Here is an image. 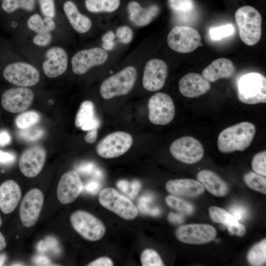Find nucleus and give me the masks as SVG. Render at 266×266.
I'll return each instance as SVG.
<instances>
[{"mask_svg": "<svg viewBox=\"0 0 266 266\" xmlns=\"http://www.w3.org/2000/svg\"><path fill=\"white\" fill-rule=\"evenodd\" d=\"M256 133V127L248 122H242L228 127L219 134L217 146L224 153L243 151L251 144Z\"/></svg>", "mask_w": 266, "mask_h": 266, "instance_id": "f257e3e1", "label": "nucleus"}, {"mask_svg": "<svg viewBox=\"0 0 266 266\" xmlns=\"http://www.w3.org/2000/svg\"><path fill=\"white\" fill-rule=\"evenodd\" d=\"M235 20L241 40L249 46L257 44L262 34V18L260 13L251 6H244L236 11Z\"/></svg>", "mask_w": 266, "mask_h": 266, "instance_id": "f03ea898", "label": "nucleus"}, {"mask_svg": "<svg viewBox=\"0 0 266 266\" xmlns=\"http://www.w3.org/2000/svg\"><path fill=\"white\" fill-rule=\"evenodd\" d=\"M237 96L239 100L244 103H266V77L255 72L243 75L237 82Z\"/></svg>", "mask_w": 266, "mask_h": 266, "instance_id": "7ed1b4c3", "label": "nucleus"}, {"mask_svg": "<svg viewBox=\"0 0 266 266\" xmlns=\"http://www.w3.org/2000/svg\"><path fill=\"white\" fill-rule=\"evenodd\" d=\"M136 78V68L127 66L102 82L100 89V95L105 100L126 95L133 88Z\"/></svg>", "mask_w": 266, "mask_h": 266, "instance_id": "20e7f679", "label": "nucleus"}, {"mask_svg": "<svg viewBox=\"0 0 266 266\" xmlns=\"http://www.w3.org/2000/svg\"><path fill=\"white\" fill-rule=\"evenodd\" d=\"M98 199L101 206L124 219L133 220L138 215V209L132 201L112 188L103 189Z\"/></svg>", "mask_w": 266, "mask_h": 266, "instance_id": "39448f33", "label": "nucleus"}, {"mask_svg": "<svg viewBox=\"0 0 266 266\" xmlns=\"http://www.w3.org/2000/svg\"><path fill=\"white\" fill-rule=\"evenodd\" d=\"M73 229L84 239L98 241L103 237L106 229L103 223L90 213L81 210L73 212L70 216Z\"/></svg>", "mask_w": 266, "mask_h": 266, "instance_id": "423d86ee", "label": "nucleus"}, {"mask_svg": "<svg viewBox=\"0 0 266 266\" xmlns=\"http://www.w3.org/2000/svg\"><path fill=\"white\" fill-rule=\"evenodd\" d=\"M167 43L172 50L180 53L192 52L202 45L199 33L186 26L173 27L168 34Z\"/></svg>", "mask_w": 266, "mask_h": 266, "instance_id": "0eeeda50", "label": "nucleus"}, {"mask_svg": "<svg viewBox=\"0 0 266 266\" xmlns=\"http://www.w3.org/2000/svg\"><path fill=\"white\" fill-rule=\"evenodd\" d=\"M133 142L132 136L128 133L118 131L108 134L97 145L96 150L100 157L112 159L127 152Z\"/></svg>", "mask_w": 266, "mask_h": 266, "instance_id": "6e6552de", "label": "nucleus"}, {"mask_svg": "<svg viewBox=\"0 0 266 266\" xmlns=\"http://www.w3.org/2000/svg\"><path fill=\"white\" fill-rule=\"evenodd\" d=\"M148 118L155 125H165L173 119L175 106L171 98L159 92L150 97L148 102Z\"/></svg>", "mask_w": 266, "mask_h": 266, "instance_id": "1a4fd4ad", "label": "nucleus"}, {"mask_svg": "<svg viewBox=\"0 0 266 266\" xmlns=\"http://www.w3.org/2000/svg\"><path fill=\"white\" fill-rule=\"evenodd\" d=\"M169 151L176 160L188 164L199 162L204 155L201 143L189 136H183L173 141L170 146Z\"/></svg>", "mask_w": 266, "mask_h": 266, "instance_id": "9d476101", "label": "nucleus"}, {"mask_svg": "<svg viewBox=\"0 0 266 266\" xmlns=\"http://www.w3.org/2000/svg\"><path fill=\"white\" fill-rule=\"evenodd\" d=\"M3 76L9 83L23 87L34 86L40 79L38 70L32 65L24 62L7 65L3 71Z\"/></svg>", "mask_w": 266, "mask_h": 266, "instance_id": "9b49d317", "label": "nucleus"}, {"mask_svg": "<svg viewBox=\"0 0 266 266\" xmlns=\"http://www.w3.org/2000/svg\"><path fill=\"white\" fill-rule=\"evenodd\" d=\"M175 234L176 238L182 242L201 244L214 240L217 232L213 226L208 224H192L179 227Z\"/></svg>", "mask_w": 266, "mask_h": 266, "instance_id": "f8f14e48", "label": "nucleus"}, {"mask_svg": "<svg viewBox=\"0 0 266 266\" xmlns=\"http://www.w3.org/2000/svg\"><path fill=\"white\" fill-rule=\"evenodd\" d=\"M44 202V196L38 189L29 190L20 204L19 215L23 225L27 228L33 226L39 217Z\"/></svg>", "mask_w": 266, "mask_h": 266, "instance_id": "ddd939ff", "label": "nucleus"}, {"mask_svg": "<svg viewBox=\"0 0 266 266\" xmlns=\"http://www.w3.org/2000/svg\"><path fill=\"white\" fill-rule=\"evenodd\" d=\"M108 57L106 51L100 47L80 50L71 58L72 71L75 74L82 75L92 67L104 64Z\"/></svg>", "mask_w": 266, "mask_h": 266, "instance_id": "4468645a", "label": "nucleus"}, {"mask_svg": "<svg viewBox=\"0 0 266 266\" xmlns=\"http://www.w3.org/2000/svg\"><path fill=\"white\" fill-rule=\"evenodd\" d=\"M34 100L33 91L27 87H13L2 94L1 103L7 111L17 113L24 111L32 104Z\"/></svg>", "mask_w": 266, "mask_h": 266, "instance_id": "2eb2a0df", "label": "nucleus"}, {"mask_svg": "<svg viewBox=\"0 0 266 266\" xmlns=\"http://www.w3.org/2000/svg\"><path fill=\"white\" fill-rule=\"evenodd\" d=\"M168 66L163 60L152 59L146 64L142 78V85L149 91L154 92L164 86L168 75Z\"/></svg>", "mask_w": 266, "mask_h": 266, "instance_id": "dca6fc26", "label": "nucleus"}, {"mask_svg": "<svg viewBox=\"0 0 266 266\" xmlns=\"http://www.w3.org/2000/svg\"><path fill=\"white\" fill-rule=\"evenodd\" d=\"M46 156L45 150L40 146H33L25 150L19 161L22 173L28 178L37 176L43 168Z\"/></svg>", "mask_w": 266, "mask_h": 266, "instance_id": "f3484780", "label": "nucleus"}, {"mask_svg": "<svg viewBox=\"0 0 266 266\" xmlns=\"http://www.w3.org/2000/svg\"><path fill=\"white\" fill-rule=\"evenodd\" d=\"M83 184L77 172L69 170L60 178L57 188V196L59 201L64 204L73 202L79 196Z\"/></svg>", "mask_w": 266, "mask_h": 266, "instance_id": "a211bd4d", "label": "nucleus"}, {"mask_svg": "<svg viewBox=\"0 0 266 266\" xmlns=\"http://www.w3.org/2000/svg\"><path fill=\"white\" fill-rule=\"evenodd\" d=\"M47 60L42 64L45 74L55 78L63 74L68 65V57L65 50L58 46L49 49L45 54Z\"/></svg>", "mask_w": 266, "mask_h": 266, "instance_id": "6ab92c4d", "label": "nucleus"}, {"mask_svg": "<svg viewBox=\"0 0 266 266\" xmlns=\"http://www.w3.org/2000/svg\"><path fill=\"white\" fill-rule=\"evenodd\" d=\"M210 89V84L202 75L189 73L183 76L179 82L181 94L187 98H196L204 95Z\"/></svg>", "mask_w": 266, "mask_h": 266, "instance_id": "aec40b11", "label": "nucleus"}, {"mask_svg": "<svg viewBox=\"0 0 266 266\" xmlns=\"http://www.w3.org/2000/svg\"><path fill=\"white\" fill-rule=\"evenodd\" d=\"M166 188L172 195L188 198L198 197L204 191L200 182L186 178L169 180L166 184Z\"/></svg>", "mask_w": 266, "mask_h": 266, "instance_id": "412c9836", "label": "nucleus"}, {"mask_svg": "<svg viewBox=\"0 0 266 266\" xmlns=\"http://www.w3.org/2000/svg\"><path fill=\"white\" fill-rule=\"evenodd\" d=\"M21 197V190L18 183L8 180L0 185V209L4 214H9L17 207Z\"/></svg>", "mask_w": 266, "mask_h": 266, "instance_id": "4be33fe9", "label": "nucleus"}, {"mask_svg": "<svg viewBox=\"0 0 266 266\" xmlns=\"http://www.w3.org/2000/svg\"><path fill=\"white\" fill-rule=\"evenodd\" d=\"M209 214L213 222L225 226L230 234L239 237L245 234V226L226 210L217 206H211L209 208Z\"/></svg>", "mask_w": 266, "mask_h": 266, "instance_id": "5701e85b", "label": "nucleus"}, {"mask_svg": "<svg viewBox=\"0 0 266 266\" xmlns=\"http://www.w3.org/2000/svg\"><path fill=\"white\" fill-rule=\"evenodd\" d=\"M235 68L232 62L221 58L212 61L202 72V75L209 82H215L221 78H229L234 73Z\"/></svg>", "mask_w": 266, "mask_h": 266, "instance_id": "b1692460", "label": "nucleus"}, {"mask_svg": "<svg viewBox=\"0 0 266 266\" xmlns=\"http://www.w3.org/2000/svg\"><path fill=\"white\" fill-rule=\"evenodd\" d=\"M63 9L70 24L76 32L84 33L90 30L92 25L91 20L79 12L73 1H66Z\"/></svg>", "mask_w": 266, "mask_h": 266, "instance_id": "393cba45", "label": "nucleus"}, {"mask_svg": "<svg viewBox=\"0 0 266 266\" xmlns=\"http://www.w3.org/2000/svg\"><path fill=\"white\" fill-rule=\"evenodd\" d=\"M130 19L137 26L149 24L158 14L159 9L156 5L144 8L135 1H131L128 5Z\"/></svg>", "mask_w": 266, "mask_h": 266, "instance_id": "a878e982", "label": "nucleus"}, {"mask_svg": "<svg viewBox=\"0 0 266 266\" xmlns=\"http://www.w3.org/2000/svg\"><path fill=\"white\" fill-rule=\"evenodd\" d=\"M197 179L209 193L218 197L226 196L229 187L220 177L212 171L202 170L197 175Z\"/></svg>", "mask_w": 266, "mask_h": 266, "instance_id": "bb28decb", "label": "nucleus"}, {"mask_svg": "<svg viewBox=\"0 0 266 266\" xmlns=\"http://www.w3.org/2000/svg\"><path fill=\"white\" fill-rule=\"evenodd\" d=\"M75 125L83 131L98 129L100 121L95 116L94 105L92 101L86 100L81 103L75 117Z\"/></svg>", "mask_w": 266, "mask_h": 266, "instance_id": "cd10ccee", "label": "nucleus"}, {"mask_svg": "<svg viewBox=\"0 0 266 266\" xmlns=\"http://www.w3.org/2000/svg\"><path fill=\"white\" fill-rule=\"evenodd\" d=\"M29 28L35 33H50L56 28L52 18L45 17L42 19L40 15L35 13L30 16L27 22Z\"/></svg>", "mask_w": 266, "mask_h": 266, "instance_id": "c85d7f7f", "label": "nucleus"}, {"mask_svg": "<svg viewBox=\"0 0 266 266\" xmlns=\"http://www.w3.org/2000/svg\"><path fill=\"white\" fill-rule=\"evenodd\" d=\"M87 9L93 13L112 12L120 6V0H85Z\"/></svg>", "mask_w": 266, "mask_h": 266, "instance_id": "c756f323", "label": "nucleus"}, {"mask_svg": "<svg viewBox=\"0 0 266 266\" xmlns=\"http://www.w3.org/2000/svg\"><path fill=\"white\" fill-rule=\"evenodd\" d=\"M248 263L252 266H259L266 262V238L254 245L247 255Z\"/></svg>", "mask_w": 266, "mask_h": 266, "instance_id": "7c9ffc66", "label": "nucleus"}, {"mask_svg": "<svg viewBox=\"0 0 266 266\" xmlns=\"http://www.w3.org/2000/svg\"><path fill=\"white\" fill-rule=\"evenodd\" d=\"M166 204L184 215H191L194 211V206L189 202L174 195H168L165 198Z\"/></svg>", "mask_w": 266, "mask_h": 266, "instance_id": "2f4dec72", "label": "nucleus"}, {"mask_svg": "<svg viewBox=\"0 0 266 266\" xmlns=\"http://www.w3.org/2000/svg\"><path fill=\"white\" fill-rule=\"evenodd\" d=\"M1 5L7 13H12L18 8L31 11L35 8V0H3Z\"/></svg>", "mask_w": 266, "mask_h": 266, "instance_id": "473e14b6", "label": "nucleus"}, {"mask_svg": "<svg viewBox=\"0 0 266 266\" xmlns=\"http://www.w3.org/2000/svg\"><path fill=\"white\" fill-rule=\"evenodd\" d=\"M244 181L251 189L266 194V179L261 175L250 172L244 175Z\"/></svg>", "mask_w": 266, "mask_h": 266, "instance_id": "72a5a7b5", "label": "nucleus"}, {"mask_svg": "<svg viewBox=\"0 0 266 266\" xmlns=\"http://www.w3.org/2000/svg\"><path fill=\"white\" fill-rule=\"evenodd\" d=\"M39 119L40 116L37 112L33 110L26 111L16 117L15 124L19 129H26L37 123Z\"/></svg>", "mask_w": 266, "mask_h": 266, "instance_id": "f704fd0d", "label": "nucleus"}, {"mask_svg": "<svg viewBox=\"0 0 266 266\" xmlns=\"http://www.w3.org/2000/svg\"><path fill=\"white\" fill-rule=\"evenodd\" d=\"M140 261L143 266H163L164 264L159 254L151 249H146L142 251Z\"/></svg>", "mask_w": 266, "mask_h": 266, "instance_id": "c9c22d12", "label": "nucleus"}, {"mask_svg": "<svg viewBox=\"0 0 266 266\" xmlns=\"http://www.w3.org/2000/svg\"><path fill=\"white\" fill-rule=\"evenodd\" d=\"M169 3L173 10L183 15L191 13L194 8L193 0H169Z\"/></svg>", "mask_w": 266, "mask_h": 266, "instance_id": "e433bc0d", "label": "nucleus"}, {"mask_svg": "<svg viewBox=\"0 0 266 266\" xmlns=\"http://www.w3.org/2000/svg\"><path fill=\"white\" fill-rule=\"evenodd\" d=\"M234 27L231 24L211 28L209 30V35L214 40H219L228 37L234 32Z\"/></svg>", "mask_w": 266, "mask_h": 266, "instance_id": "4c0bfd02", "label": "nucleus"}, {"mask_svg": "<svg viewBox=\"0 0 266 266\" xmlns=\"http://www.w3.org/2000/svg\"><path fill=\"white\" fill-rule=\"evenodd\" d=\"M252 167L254 172L261 175H266V151L256 154L252 161Z\"/></svg>", "mask_w": 266, "mask_h": 266, "instance_id": "58836bf2", "label": "nucleus"}, {"mask_svg": "<svg viewBox=\"0 0 266 266\" xmlns=\"http://www.w3.org/2000/svg\"><path fill=\"white\" fill-rule=\"evenodd\" d=\"M120 190L131 199H134L140 190L141 185L139 182L134 181L129 184L127 181L121 180L117 183Z\"/></svg>", "mask_w": 266, "mask_h": 266, "instance_id": "ea45409f", "label": "nucleus"}, {"mask_svg": "<svg viewBox=\"0 0 266 266\" xmlns=\"http://www.w3.org/2000/svg\"><path fill=\"white\" fill-rule=\"evenodd\" d=\"M42 14L47 17L54 18L56 15L54 0H38Z\"/></svg>", "mask_w": 266, "mask_h": 266, "instance_id": "a19ab883", "label": "nucleus"}, {"mask_svg": "<svg viewBox=\"0 0 266 266\" xmlns=\"http://www.w3.org/2000/svg\"><path fill=\"white\" fill-rule=\"evenodd\" d=\"M116 35L120 42L124 44H128L133 39V32L130 28L123 26L117 29Z\"/></svg>", "mask_w": 266, "mask_h": 266, "instance_id": "79ce46f5", "label": "nucleus"}, {"mask_svg": "<svg viewBox=\"0 0 266 266\" xmlns=\"http://www.w3.org/2000/svg\"><path fill=\"white\" fill-rule=\"evenodd\" d=\"M52 39V36L49 33H37L33 38L34 44L39 46H46L49 45Z\"/></svg>", "mask_w": 266, "mask_h": 266, "instance_id": "37998d69", "label": "nucleus"}, {"mask_svg": "<svg viewBox=\"0 0 266 266\" xmlns=\"http://www.w3.org/2000/svg\"><path fill=\"white\" fill-rule=\"evenodd\" d=\"M114 33L111 31L106 33L102 37V47L105 50H112L114 45Z\"/></svg>", "mask_w": 266, "mask_h": 266, "instance_id": "c03bdc74", "label": "nucleus"}, {"mask_svg": "<svg viewBox=\"0 0 266 266\" xmlns=\"http://www.w3.org/2000/svg\"><path fill=\"white\" fill-rule=\"evenodd\" d=\"M57 245V241L53 238L48 237L46 240L41 241L38 245V250L40 251H46L49 249H53Z\"/></svg>", "mask_w": 266, "mask_h": 266, "instance_id": "a18cd8bd", "label": "nucleus"}, {"mask_svg": "<svg viewBox=\"0 0 266 266\" xmlns=\"http://www.w3.org/2000/svg\"><path fill=\"white\" fill-rule=\"evenodd\" d=\"M112 260L107 257H101L90 263L88 266H112Z\"/></svg>", "mask_w": 266, "mask_h": 266, "instance_id": "49530a36", "label": "nucleus"}, {"mask_svg": "<svg viewBox=\"0 0 266 266\" xmlns=\"http://www.w3.org/2000/svg\"><path fill=\"white\" fill-rule=\"evenodd\" d=\"M15 160L13 154L0 150V163L7 164L12 163Z\"/></svg>", "mask_w": 266, "mask_h": 266, "instance_id": "de8ad7c7", "label": "nucleus"}, {"mask_svg": "<svg viewBox=\"0 0 266 266\" xmlns=\"http://www.w3.org/2000/svg\"><path fill=\"white\" fill-rule=\"evenodd\" d=\"M33 263L37 266H51V261L46 256L38 255L34 257L33 259Z\"/></svg>", "mask_w": 266, "mask_h": 266, "instance_id": "09e8293b", "label": "nucleus"}, {"mask_svg": "<svg viewBox=\"0 0 266 266\" xmlns=\"http://www.w3.org/2000/svg\"><path fill=\"white\" fill-rule=\"evenodd\" d=\"M98 136V129H93L87 131V133L85 136V140L89 143H94Z\"/></svg>", "mask_w": 266, "mask_h": 266, "instance_id": "8fccbe9b", "label": "nucleus"}, {"mask_svg": "<svg viewBox=\"0 0 266 266\" xmlns=\"http://www.w3.org/2000/svg\"><path fill=\"white\" fill-rule=\"evenodd\" d=\"M11 141L10 134L6 131H0V146L8 144Z\"/></svg>", "mask_w": 266, "mask_h": 266, "instance_id": "3c124183", "label": "nucleus"}, {"mask_svg": "<svg viewBox=\"0 0 266 266\" xmlns=\"http://www.w3.org/2000/svg\"><path fill=\"white\" fill-rule=\"evenodd\" d=\"M231 214H232L237 220L241 219V218L244 216L245 210L244 209L240 206H235L232 207L231 209Z\"/></svg>", "mask_w": 266, "mask_h": 266, "instance_id": "603ef678", "label": "nucleus"}, {"mask_svg": "<svg viewBox=\"0 0 266 266\" xmlns=\"http://www.w3.org/2000/svg\"><path fill=\"white\" fill-rule=\"evenodd\" d=\"M167 218L169 222L174 224H180L184 221L183 217L181 214L173 212L168 214Z\"/></svg>", "mask_w": 266, "mask_h": 266, "instance_id": "864d4df0", "label": "nucleus"}, {"mask_svg": "<svg viewBox=\"0 0 266 266\" xmlns=\"http://www.w3.org/2000/svg\"><path fill=\"white\" fill-rule=\"evenodd\" d=\"M25 133H23L24 134L23 136H24L23 137L30 139H33L39 137L42 133L41 131L39 130H35L34 131H28L27 132H25Z\"/></svg>", "mask_w": 266, "mask_h": 266, "instance_id": "5fc2aeb1", "label": "nucleus"}, {"mask_svg": "<svg viewBox=\"0 0 266 266\" xmlns=\"http://www.w3.org/2000/svg\"><path fill=\"white\" fill-rule=\"evenodd\" d=\"M98 186L97 184L95 182H90L89 183L86 187V190L90 193H94L97 191Z\"/></svg>", "mask_w": 266, "mask_h": 266, "instance_id": "6e6d98bb", "label": "nucleus"}, {"mask_svg": "<svg viewBox=\"0 0 266 266\" xmlns=\"http://www.w3.org/2000/svg\"><path fill=\"white\" fill-rule=\"evenodd\" d=\"M6 246V240L2 233L0 232V252Z\"/></svg>", "mask_w": 266, "mask_h": 266, "instance_id": "4d7b16f0", "label": "nucleus"}, {"mask_svg": "<svg viewBox=\"0 0 266 266\" xmlns=\"http://www.w3.org/2000/svg\"><path fill=\"white\" fill-rule=\"evenodd\" d=\"M6 260V256L4 254H0V266L3 265Z\"/></svg>", "mask_w": 266, "mask_h": 266, "instance_id": "13d9d810", "label": "nucleus"}, {"mask_svg": "<svg viewBox=\"0 0 266 266\" xmlns=\"http://www.w3.org/2000/svg\"><path fill=\"white\" fill-rule=\"evenodd\" d=\"M1 223H2L1 219V218H0V226L1 225Z\"/></svg>", "mask_w": 266, "mask_h": 266, "instance_id": "bf43d9fd", "label": "nucleus"}]
</instances>
